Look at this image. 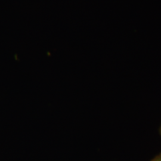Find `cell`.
Here are the masks:
<instances>
[{
    "mask_svg": "<svg viewBox=\"0 0 161 161\" xmlns=\"http://www.w3.org/2000/svg\"><path fill=\"white\" fill-rule=\"evenodd\" d=\"M159 131H160V134H161V127H160V129H159Z\"/></svg>",
    "mask_w": 161,
    "mask_h": 161,
    "instance_id": "2",
    "label": "cell"
},
{
    "mask_svg": "<svg viewBox=\"0 0 161 161\" xmlns=\"http://www.w3.org/2000/svg\"><path fill=\"white\" fill-rule=\"evenodd\" d=\"M151 161H161V153L158 155L156 156L155 158H154Z\"/></svg>",
    "mask_w": 161,
    "mask_h": 161,
    "instance_id": "1",
    "label": "cell"
}]
</instances>
